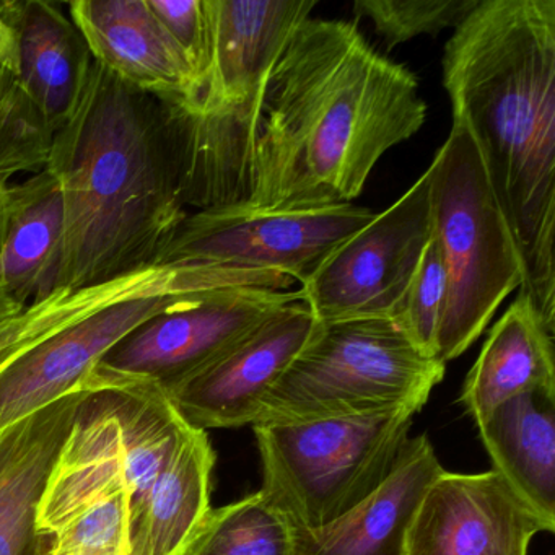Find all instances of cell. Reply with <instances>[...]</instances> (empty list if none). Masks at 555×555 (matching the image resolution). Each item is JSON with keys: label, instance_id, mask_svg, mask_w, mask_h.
<instances>
[{"label": "cell", "instance_id": "3", "mask_svg": "<svg viewBox=\"0 0 555 555\" xmlns=\"http://www.w3.org/2000/svg\"><path fill=\"white\" fill-rule=\"evenodd\" d=\"M47 170L64 201L57 291L157 266L188 217L177 106L95 61L76 112L54 138Z\"/></svg>", "mask_w": 555, "mask_h": 555}, {"label": "cell", "instance_id": "25", "mask_svg": "<svg viewBox=\"0 0 555 555\" xmlns=\"http://www.w3.org/2000/svg\"><path fill=\"white\" fill-rule=\"evenodd\" d=\"M480 0H357L353 17L366 18L385 43L386 51L421 35L438 37L456 28Z\"/></svg>", "mask_w": 555, "mask_h": 555}, {"label": "cell", "instance_id": "10", "mask_svg": "<svg viewBox=\"0 0 555 555\" xmlns=\"http://www.w3.org/2000/svg\"><path fill=\"white\" fill-rule=\"evenodd\" d=\"M431 240L430 175L337 246L301 282L300 300L318 323L396 320Z\"/></svg>", "mask_w": 555, "mask_h": 555}, {"label": "cell", "instance_id": "15", "mask_svg": "<svg viewBox=\"0 0 555 555\" xmlns=\"http://www.w3.org/2000/svg\"><path fill=\"white\" fill-rule=\"evenodd\" d=\"M66 9L95 63L142 92L196 105V74L147 0H74Z\"/></svg>", "mask_w": 555, "mask_h": 555}, {"label": "cell", "instance_id": "16", "mask_svg": "<svg viewBox=\"0 0 555 555\" xmlns=\"http://www.w3.org/2000/svg\"><path fill=\"white\" fill-rule=\"evenodd\" d=\"M427 435L408 438L382 483L340 518L314 531L295 529L297 555H401L425 490L443 473Z\"/></svg>", "mask_w": 555, "mask_h": 555}, {"label": "cell", "instance_id": "9", "mask_svg": "<svg viewBox=\"0 0 555 555\" xmlns=\"http://www.w3.org/2000/svg\"><path fill=\"white\" fill-rule=\"evenodd\" d=\"M366 207L261 209L251 204L188 214L157 266H214L307 281L347 238L372 222Z\"/></svg>", "mask_w": 555, "mask_h": 555}, {"label": "cell", "instance_id": "11", "mask_svg": "<svg viewBox=\"0 0 555 555\" xmlns=\"http://www.w3.org/2000/svg\"><path fill=\"white\" fill-rule=\"evenodd\" d=\"M298 291L230 288L155 314L103 356L87 385L149 383L167 395L222 356Z\"/></svg>", "mask_w": 555, "mask_h": 555}, {"label": "cell", "instance_id": "4", "mask_svg": "<svg viewBox=\"0 0 555 555\" xmlns=\"http://www.w3.org/2000/svg\"><path fill=\"white\" fill-rule=\"evenodd\" d=\"M318 0H204L209 60L193 108L177 105L181 199L196 210L248 201L266 90Z\"/></svg>", "mask_w": 555, "mask_h": 555}, {"label": "cell", "instance_id": "30", "mask_svg": "<svg viewBox=\"0 0 555 555\" xmlns=\"http://www.w3.org/2000/svg\"><path fill=\"white\" fill-rule=\"evenodd\" d=\"M21 305L17 301L12 300L4 288L0 287V318L9 317V314L15 313V311L22 310Z\"/></svg>", "mask_w": 555, "mask_h": 555}, {"label": "cell", "instance_id": "20", "mask_svg": "<svg viewBox=\"0 0 555 555\" xmlns=\"http://www.w3.org/2000/svg\"><path fill=\"white\" fill-rule=\"evenodd\" d=\"M64 242V201L50 170L9 191L0 236V287L21 307L57 291Z\"/></svg>", "mask_w": 555, "mask_h": 555}, {"label": "cell", "instance_id": "2", "mask_svg": "<svg viewBox=\"0 0 555 555\" xmlns=\"http://www.w3.org/2000/svg\"><path fill=\"white\" fill-rule=\"evenodd\" d=\"M441 64L518 248L519 292L555 334V0H480Z\"/></svg>", "mask_w": 555, "mask_h": 555}, {"label": "cell", "instance_id": "27", "mask_svg": "<svg viewBox=\"0 0 555 555\" xmlns=\"http://www.w3.org/2000/svg\"><path fill=\"white\" fill-rule=\"evenodd\" d=\"M444 304L447 272L441 261L440 249L431 235L405 295L404 307L396 318L414 346L430 359H437V337Z\"/></svg>", "mask_w": 555, "mask_h": 555}, {"label": "cell", "instance_id": "7", "mask_svg": "<svg viewBox=\"0 0 555 555\" xmlns=\"http://www.w3.org/2000/svg\"><path fill=\"white\" fill-rule=\"evenodd\" d=\"M443 376L444 363L424 356L396 320L318 323L253 425L422 409Z\"/></svg>", "mask_w": 555, "mask_h": 555}, {"label": "cell", "instance_id": "23", "mask_svg": "<svg viewBox=\"0 0 555 555\" xmlns=\"http://www.w3.org/2000/svg\"><path fill=\"white\" fill-rule=\"evenodd\" d=\"M184 555H297L294 526L259 490L210 509Z\"/></svg>", "mask_w": 555, "mask_h": 555}, {"label": "cell", "instance_id": "29", "mask_svg": "<svg viewBox=\"0 0 555 555\" xmlns=\"http://www.w3.org/2000/svg\"><path fill=\"white\" fill-rule=\"evenodd\" d=\"M0 66L17 69V47L5 0L0 2Z\"/></svg>", "mask_w": 555, "mask_h": 555}, {"label": "cell", "instance_id": "8", "mask_svg": "<svg viewBox=\"0 0 555 555\" xmlns=\"http://www.w3.org/2000/svg\"><path fill=\"white\" fill-rule=\"evenodd\" d=\"M421 409L253 425L261 454V492L295 529L340 518L385 480Z\"/></svg>", "mask_w": 555, "mask_h": 555}, {"label": "cell", "instance_id": "22", "mask_svg": "<svg viewBox=\"0 0 555 555\" xmlns=\"http://www.w3.org/2000/svg\"><path fill=\"white\" fill-rule=\"evenodd\" d=\"M216 453L206 430L188 425L152 487L132 555H184L210 509Z\"/></svg>", "mask_w": 555, "mask_h": 555}, {"label": "cell", "instance_id": "14", "mask_svg": "<svg viewBox=\"0 0 555 555\" xmlns=\"http://www.w3.org/2000/svg\"><path fill=\"white\" fill-rule=\"evenodd\" d=\"M541 531V519L495 470H443L418 502L401 555H528Z\"/></svg>", "mask_w": 555, "mask_h": 555}, {"label": "cell", "instance_id": "18", "mask_svg": "<svg viewBox=\"0 0 555 555\" xmlns=\"http://www.w3.org/2000/svg\"><path fill=\"white\" fill-rule=\"evenodd\" d=\"M17 47V74L54 131L79 105L93 57L79 28L60 4L5 0Z\"/></svg>", "mask_w": 555, "mask_h": 555}, {"label": "cell", "instance_id": "5", "mask_svg": "<svg viewBox=\"0 0 555 555\" xmlns=\"http://www.w3.org/2000/svg\"><path fill=\"white\" fill-rule=\"evenodd\" d=\"M186 427L158 386L87 385L38 505L40 538L56 534L87 506L128 492L132 555L152 487Z\"/></svg>", "mask_w": 555, "mask_h": 555}, {"label": "cell", "instance_id": "6", "mask_svg": "<svg viewBox=\"0 0 555 555\" xmlns=\"http://www.w3.org/2000/svg\"><path fill=\"white\" fill-rule=\"evenodd\" d=\"M427 171L431 235L447 272V304L437 337V359L447 365L476 343L503 300L521 288L522 266L463 126L453 122Z\"/></svg>", "mask_w": 555, "mask_h": 555}, {"label": "cell", "instance_id": "13", "mask_svg": "<svg viewBox=\"0 0 555 555\" xmlns=\"http://www.w3.org/2000/svg\"><path fill=\"white\" fill-rule=\"evenodd\" d=\"M196 295L160 292L106 305L0 366V430L83 388L122 337Z\"/></svg>", "mask_w": 555, "mask_h": 555}, {"label": "cell", "instance_id": "12", "mask_svg": "<svg viewBox=\"0 0 555 555\" xmlns=\"http://www.w3.org/2000/svg\"><path fill=\"white\" fill-rule=\"evenodd\" d=\"M317 318L298 298L233 344L196 375L167 392L190 427L253 425L264 396L317 330Z\"/></svg>", "mask_w": 555, "mask_h": 555}, {"label": "cell", "instance_id": "28", "mask_svg": "<svg viewBox=\"0 0 555 555\" xmlns=\"http://www.w3.org/2000/svg\"><path fill=\"white\" fill-rule=\"evenodd\" d=\"M147 4L183 51L196 74L201 92L209 60V30L204 0H147Z\"/></svg>", "mask_w": 555, "mask_h": 555}, {"label": "cell", "instance_id": "1", "mask_svg": "<svg viewBox=\"0 0 555 555\" xmlns=\"http://www.w3.org/2000/svg\"><path fill=\"white\" fill-rule=\"evenodd\" d=\"M425 119L411 70L376 53L352 22L308 18L269 79L245 204H350L379 158L417 134Z\"/></svg>", "mask_w": 555, "mask_h": 555}, {"label": "cell", "instance_id": "26", "mask_svg": "<svg viewBox=\"0 0 555 555\" xmlns=\"http://www.w3.org/2000/svg\"><path fill=\"white\" fill-rule=\"evenodd\" d=\"M128 492L106 496L41 539V555H131Z\"/></svg>", "mask_w": 555, "mask_h": 555}, {"label": "cell", "instance_id": "24", "mask_svg": "<svg viewBox=\"0 0 555 555\" xmlns=\"http://www.w3.org/2000/svg\"><path fill=\"white\" fill-rule=\"evenodd\" d=\"M56 134L22 86L17 69L0 66V236L12 180L47 170Z\"/></svg>", "mask_w": 555, "mask_h": 555}, {"label": "cell", "instance_id": "21", "mask_svg": "<svg viewBox=\"0 0 555 555\" xmlns=\"http://www.w3.org/2000/svg\"><path fill=\"white\" fill-rule=\"evenodd\" d=\"M493 470L555 531V392L516 396L480 424Z\"/></svg>", "mask_w": 555, "mask_h": 555}, {"label": "cell", "instance_id": "17", "mask_svg": "<svg viewBox=\"0 0 555 555\" xmlns=\"http://www.w3.org/2000/svg\"><path fill=\"white\" fill-rule=\"evenodd\" d=\"M86 389L0 430V555H41L38 505Z\"/></svg>", "mask_w": 555, "mask_h": 555}, {"label": "cell", "instance_id": "19", "mask_svg": "<svg viewBox=\"0 0 555 555\" xmlns=\"http://www.w3.org/2000/svg\"><path fill=\"white\" fill-rule=\"evenodd\" d=\"M532 391L555 392L554 333L519 292L490 331L460 401L479 427L503 402Z\"/></svg>", "mask_w": 555, "mask_h": 555}]
</instances>
